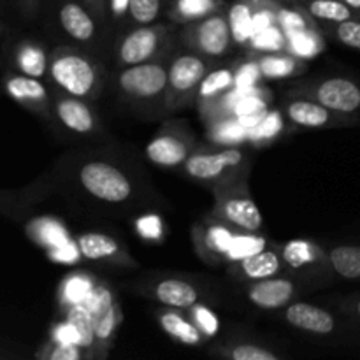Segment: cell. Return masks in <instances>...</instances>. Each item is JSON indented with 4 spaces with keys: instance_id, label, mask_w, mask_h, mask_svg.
<instances>
[{
    "instance_id": "60d3db41",
    "label": "cell",
    "mask_w": 360,
    "mask_h": 360,
    "mask_svg": "<svg viewBox=\"0 0 360 360\" xmlns=\"http://www.w3.org/2000/svg\"><path fill=\"white\" fill-rule=\"evenodd\" d=\"M322 34L347 48L360 51V18L357 20H347L341 23L319 25Z\"/></svg>"
},
{
    "instance_id": "7bdbcfd3",
    "label": "cell",
    "mask_w": 360,
    "mask_h": 360,
    "mask_svg": "<svg viewBox=\"0 0 360 360\" xmlns=\"http://www.w3.org/2000/svg\"><path fill=\"white\" fill-rule=\"evenodd\" d=\"M37 357L46 359V360H83L90 359L88 357L86 350L79 345H70V343H51L46 345L41 352L37 354Z\"/></svg>"
},
{
    "instance_id": "30bf717a",
    "label": "cell",
    "mask_w": 360,
    "mask_h": 360,
    "mask_svg": "<svg viewBox=\"0 0 360 360\" xmlns=\"http://www.w3.org/2000/svg\"><path fill=\"white\" fill-rule=\"evenodd\" d=\"M53 122L60 132L77 139H98L105 136V127L94 102L72 97L51 88Z\"/></svg>"
},
{
    "instance_id": "e0dca14e",
    "label": "cell",
    "mask_w": 360,
    "mask_h": 360,
    "mask_svg": "<svg viewBox=\"0 0 360 360\" xmlns=\"http://www.w3.org/2000/svg\"><path fill=\"white\" fill-rule=\"evenodd\" d=\"M49 49L41 39L34 35L7 37L6 67L27 76L48 81Z\"/></svg>"
},
{
    "instance_id": "836d02e7",
    "label": "cell",
    "mask_w": 360,
    "mask_h": 360,
    "mask_svg": "<svg viewBox=\"0 0 360 360\" xmlns=\"http://www.w3.org/2000/svg\"><path fill=\"white\" fill-rule=\"evenodd\" d=\"M211 355L229 360H280L281 355L269 347L253 343V341H234V343L218 345L211 348Z\"/></svg>"
},
{
    "instance_id": "f1b7e54d",
    "label": "cell",
    "mask_w": 360,
    "mask_h": 360,
    "mask_svg": "<svg viewBox=\"0 0 360 360\" xmlns=\"http://www.w3.org/2000/svg\"><path fill=\"white\" fill-rule=\"evenodd\" d=\"M53 179H39L37 183L30 185L25 190H18V192H7V190H0V213L7 214L11 218L20 217L23 211H27L32 204L41 200L42 197L51 190Z\"/></svg>"
},
{
    "instance_id": "b9f144b4",
    "label": "cell",
    "mask_w": 360,
    "mask_h": 360,
    "mask_svg": "<svg viewBox=\"0 0 360 360\" xmlns=\"http://www.w3.org/2000/svg\"><path fill=\"white\" fill-rule=\"evenodd\" d=\"M186 315H188L190 319H192V322L199 327V330L204 334L206 340H211V338H214L220 333V319H218L217 313H214L210 306L204 304V302H199V304L186 309Z\"/></svg>"
},
{
    "instance_id": "9a60e30c",
    "label": "cell",
    "mask_w": 360,
    "mask_h": 360,
    "mask_svg": "<svg viewBox=\"0 0 360 360\" xmlns=\"http://www.w3.org/2000/svg\"><path fill=\"white\" fill-rule=\"evenodd\" d=\"M285 118L299 129H348L360 127V120L345 116L302 95H287L281 105Z\"/></svg>"
},
{
    "instance_id": "ba28073f",
    "label": "cell",
    "mask_w": 360,
    "mask_h": 360,
    "mask_svg": "<svg viewBox=\"0 0 360 360\" xmlns=\"http://www.w3.org/2000/svg\"><path fill=\"white\" fill-rule=\"evenodd\" d=\"M214 199L213 217L239 232H262L264 217L253 200L248 178L211 188Z\"/></svg>"
},
{
    "instance_id": "1f68e13d",
    "label": "cell",
    "mask_w": 360,
    "mask_h": 360,
    "mask_svg": "<svg viewBox=\"0 0 360 360\" xmlns=\"http://www.w3.org/2000/svg\"><path fill=\"white\" fill-rule=\"evenodd\" d=\"M227 18L234 44L246 48L255 34L253 30V0H238L232 6H227Z\"/></svg>"
},
{
    "instance_id": "e575fe53",
    "label": "cell",
    "mask_w": 360,
    "mask_h": 360,
    "mask_svg": "<svg viewBox=\"0 0 360 360\" xmlns=\"http://www.w3.org/2000/svg\"><path fill=\"white\" fill-rule=\"evenodd\" d=\"M285 37H287V51L302 60L315 58L326 48V35L322 34L320 27L294 32V34H288Z\"/></svg>"
},
{
    "instance_id": "7dc6e473",
    "label": "cell",
    "mask_w": 360,
    "mask_h": 360,
    "mask_svg": "<svg viewBox=\"0 0 360 360\" xmlns=\"http://www.w3.org/2000/svg\"><path fill=\"white\" fill-rule=\"evenodd\" d=\"M51 341H56V343H70V345H79L81 347V336L77 333L76 327L65 319V322L56 323L55 329H53Z\"/></svg>"
},
{
    "instance_id": "484cf974",
    "label": "cell",
    "mask_w": 360,
    "mask_h": 360,
    "mask_svg": "<svg viewBox=\"0 0 360 360\" xmlns=\"http://www.w3.org/2000/svg\"><path fill=\"white\" fill-rule=\"evenodd\" d=\"M238 63L211 67L210 72L204 76L202 83H200L199 91H197V101H195L197 109L207 108L210 104L217 102L218 98L227 95L231 90H234Z\"/></svg>"
},
{
    "instance_id": "4fadbf2b",
    "label": "cell",
    "mask_w": 360,
    "mask_h": 360,
    "mask_svg": "<svg viewBox=\"0 0 360 360\" xmlns=\"http://www.w3.org/2000/svg\"><path fill=\"white\" fill-rule=\"evenodd\" d=\"M137 292L144 297L158 302L164 308L186 311L204 301L207 290L192 278L183 276H148L137 281Z\"/></svg>"
},
{
    "instance_id": "4316f807",
    "label": "cell",
    "mask_w": 360,
    "mask_h": 360,
    "mask_svg": "<svg viewBox=\"0 0 360 360\" xmlns=\"http://www.w3.org/2000/svg\"><path fill=\"white\" fill-rule=\"evenodd\" d=\"M225 9H227L225 0H171V6L167 9V21L183 27V25L204 20Z\"/></svg>"
},
{
    "instance_id": "d4e9b609",
    "label": "cell",
    "mask_w": 360,
    "mask_h": 360,
    "mask_svg": "<svg viewBox=\"0 0 360 360\" xmlns=\"http://www.w3.org/2000/svg\"><path fill=\"white\" fill-rule=\"evenodd\" d=\"M257 60L266 81L276 79H290V77L302 76L308 69L306 60L292 55L288 51H273V53H259V55H250Z\"/></svg>"
},
{
    "instance_id": "cb8c5ba5",
    "label": "cell",
    "mask_w": 360,
    "mask_h": 360,
    "mask_svg": "<svg viewBox=\"0 0 360 360\" xmlns=\"http://www.w3.org/2000/svg\"><path fill=\"white\" fill-rule=\"evenodd\" d=\"M158 326L164 329L167 336L176 340L178 343L185 345V347H202L206 343V338L200 333L199 327L192 322L186 311L174 308H164L157 311Z\"/></svg>"
},
{
    "instance_id": "6da1fadb",
    "label": "cell",
    "mask_w": 360,
    "mask_h": 360,
    "mask_svg": "<svg viewBox=\"0 0 360 360\" xmlns=\"http://www.w3.org/2000/svg\"><path fill=\"white\" fill-rule=\"evenodd\" d=\"M51 179L53 186L95 210L129 213L157 199L141 169L105 150L67 153L53 169Z\"/></svg>"
},
{
    "instance_id": "f907efd6",
    "label": "cell",
    "mask_w": 360,
    "mask_h": 360,
    "mask_svg": "<svg viewBox=\"0 0 360 360\" xmlns=\"http://www.w3.org/2000/svg\"><path fill=\"white\" fill-rule=\"evenodd\" d=\"M42 2H44V0H14L20 16L23 18L25 21H28V23H34V21L37 20L42 9Z\"/></svg>"
},
{
    "instance_id": "2e32d148",
    "label": "cell",
    "mask_w": 360,
    "mask_h": 360,
    "mask_svg": "<svg viewBox=\"0 0 360 360\" xmlns=\"http://www.w3.org/2000/svg\"><path fill=\"white\" fill-rule=\"evenodd\" d=\"M236 229L210 214L202 221L193 225L192 239L195 253L210 266L218 267L227 264L229 250L234 241Z\"/></svg>"
},
{
    "instance_id": "7402d4cb",
    "label": "cell",
    "mask_w": 360,
    "mask_h": 360,
    "mask_svg": "<svg viewBox=\"0 0 360 360\" xmlns=\"http://www.w3.org/2000/svg\"><path fill=\"white\" fill-rule=\"evenodd\" d=\"M283 320L294 329L313 336H330L338 327V320L333 313L311 302L302 301H294L285 306Z\"/></svg>"
},
{
    "instance_id": "8d00e7d4",
    "label": "cell",
    "mask_w": 360,
    "mask_h": 360,
    "mask_svg": "<svg viewBox=\"0 0 360 360\" xmlns=\"http://www.w3.org/2000/svg\"><path fill=\"white\" fill-rule=\"evenodd\" d=\"M65 319L72 323L77 329L81 336V347L86 350L88 357L95 359L98 355V350H102L101 343H98L97 336H95L94 322H91V315L84 304L70 306L65 309ZM105 352V350H104Z\"/></svg>"
},
{
    "instance_id": "f6af8a7d",
    "label": "cell",
    "mask_w": 360,
    "mask_h": 360,
    "mask_svg": "<svg viewBox=\"0 0 360 360\" xmlns=\"http://www.w3.org/2000/svg\"><path fill=\"white\" fill-rule=\"evenodd\" d=\"M264 76L260 72V67L253 56H248L245 62L238 63V72H236V88H253L262 84Z\"/></svg>"
},
{
    "instance_id": "d6986e66",
    "label": "cell",
    "mask_w": 360,
    "mask_h": 360,
    "mask_svg": "<svg viewBox=\"0 0 360 360\" xmlns=\"http://www.w3.org/2000/svg\"><path fill=\"white\" fill-rule=\"evenodd\" d=\"M81 259L91 264H104L112 267L136 269L137 262L127 246H123L115 236L105 232H84L76 238Z\"/></svg>"
},
{
    "instance_id": "603a6c76",
    "label": "cell",
    "mask_w": 360,
    "mask_h": 360,
    "mask_svg": "<svg viewBox=\"0 0 360 360\" xmlns=\"http://www.w3.org/2000/svg\"><path fill=\"white\" fill-rule=\"evenodd\" d=\"M281 259H283L287 271L292 274L320 273L322 269L330 271L327 262V250L308 239H294L280 246Z\"/></svg>"
},
{
    "instance_id": "f546056e",
    "label": "cell",
    "mask_w": 360,
    "mask_h": 360,
    "mask_svg": "<svg viewBox=\"0 0 360 360\" xmlns=\"http://www.w3.org/2000/svg\"><path fill=\"white\" fill-rule=\"evenodd\" d=\"M297 4L316 25H333L360 18V13L352 9L343 0H301Z\"/></svg>"
},
{
    "instance_id": "9c48e42d",
    "label": "cell",
    "mask_w": 360,
    "mask_h": 360,
    "mask_svg": "<svg viewBox=\"0 0 360 360\" xmlns=\"http://www.w3.org/2000/svg\"><path fill=\"white\" fill-rule=\"evenodd\" d=\"M178 44L190 49V51L199 53V55L206 56L213 62L231 55L236 44L232 41L227 9L211 14L204 20L179 27Z\"/></svg>"
},
{
    "instance_id": "ab89813d",
    "label": "cell",
    "mask_w": 360,
    "mask_h": 360,
    "mask_svg": "<svg viewBox=\"0 0 360 360\" xmlns=\"http://www.w3.org/2000/svg\"><path fill=\"white\" fill-rule=\"evenodd\" d=\"M250 55H259V53H273V51H287V37H285L281 27L276 23L269 25L264 30L257 32L252 37L250 44L246 46Z\"/></svg>"
},
{
    "instance_id": "11a10c76",
    "label": "cell",
    "mask_w": 360,
    "mask_h": 360,
    "mask_svg": "<svg viewBox=\"0 0 360 360\" xmlns=\"http://www.w3.org/2000/svg\"><path fill=\"white\" fill-rule=\"evenodd\" d=\"M281 2H285V4H297V2H301V0H281Z\"/></svg>"
},
{
    "instance_id": "f5cc1de1",
    "label": "cell",
    "mask_w": 360,
    "mask_h": 360,
    "mask_svg": "<svg viewBox=\"0 0 360 360\" xmlns=\"http://www.w3.org/2000/svg\"><path fill=\"white\" fill-rule=\"evenodd\" d=\"M9 37V27H7L6 21L0 18V76H2V70L6 67V42Z\"/></svg>"
},
{
    "instance_id": "ac0fdd59",
    "label": "cell",
    "mask_w": 360,
    "mask_h": 360,
    "mask_svg": "<svg viewBox=\"0 0 360 360\" xmlns=\"http://www.w3.org/2000/svg\"><path fill=\"white\" fill-rule=\"evenodd\" d=\"M243 294L246 301L255 308L264 309V311H280L285 306L294 302L295 297L301 294V285L294 278H288L287 273L245 283Z\"/></svg>"
},
{
    "instance_id": "8fae6325",
    "label": "cell",
    "mask_w": 360,
    "mask_h": 360,
    "mask_svg": "<svg viewBox=\"0 0 360 360\" xmlns=\"http://www.w3.org/2000/svg\"><path fill=\"white\" fill-rule=\"evenodd\" d=\"M288 95H302L345 116L360 120V79L347 76L319 77L311 83H299Z\"/></svg>"
},
{
    "instance_id": "4dcf8cb0",
    "label": "cell",
    "mask_w": 360,
    "mask_h": 360,
    "mask_svg": "<svg viewBox=\"0 0 360 360\" xmlns=\"http://www.w3.org/2000/svg\"><path fill=\"white\" fill-rule=\"evenodd\" d=\"M204 125H206V137L211 144L241 146L248 143V129L236 116H225Z\"/></svg>"
},
{
    "instance_id": "7c38bea8",
    "label": "cell",
    "mask_w": 360,
    "mask_h": 360,
    "mask_svg": "<svg viewBox=\"0 0 360 360\" xmlns=\"http://www.w3.org/2000/svg\"><path fill=\"white\" fill-rule=\"evenodd\" d=\"M195 136L181 122H165L148 141L144 155L153 165L162 169H179L197 150Z\"/></svg>"
},
{
    "instance_id": "816d5d0a",
    "label": "cell",
    "mask_w": 360,
    "mask_h": 360,
    "mask_svg": "<svg viewBox=\"0 0 360 360\" xmlns=\"http://www.w3.org/2000/svg\"><path fill=\"white\" fill-rule=\"evenodd\" d=\"M341 309H343L347 315L354 316L355 320H360V295L345 299V301L341 302Z\"/></svg>"
},
{
    "instance_id": "52a82bcc",
    "label": "cell",
    "mask_w": 360,
    "mask_h": 360,
    "mask_svg": "<svg viewBox=\"0 0 360 360\" xmlns=\"http://www.w3.org/2000/svg\"><path fill=\"white\" fill-rule=\"evenodd\" d=\"M213 60L199 55L195 51L176 46L174 51L167 58V111L195 105L197 91L204 76L210 72Z\"/></svg>"
},
{
    "instance_id": "bcb514c9",
    "label": "cell",
    "mask_w": 360,
    "mask_h": 360,
    "mask_svg": "<svg viewBox=\"0 0 360 360\" xmlns=\"http://www.w3.org/2000/svg\"><path fill=\"white\" fill-rule=\"evenodd\" d=\"M136 231L148 241H157L164 236V224L157 214H143L136 220Z\"/></svg>"
},
{
    "instance_id": "681fc988",
    "label": "cell",
    "mask_w": 360,
    "mask_h": 360,
    "mask_svg": "<svg viewBox=\"0 0 360 360\" xmlns=\"http://www.w3.org/2000/svg\"><path fill=\"white\" fill-rule=\"evenodd\" d=\"M83 6H86L88 9L94 13V16L97 18V21L101 23V27L108 32L109 39H111V28H109V7L108 0H79ZM112 46V41H111Z\"/></svg>"
},
{
    "instance_id": "db71d44e",
    "label": "cell",
    "mask_w": 360,
    "mask_h": 360,
    "mask_svg": "<svg viewBox=\"0 0 360 360\" xmlns=\"http://www.w3.org/2000/svg\"><path fill=\"white\" fill-rule=\"evenodd\" d=\"M343 2H347L352 9H355L357 13H360V0H343Z\"/></svg>"
},
{
    "instance_id": "5bb4252c",
    "label": "cell",
    "mask_w": 360,
    "mask_h": 360,
    "mask_svg": "<svg viewBox=\"0 0 360 360\" xmlns=\"http://www.w3.org/2000/svg\"><path fill=\"white\" fill-rule=\"evenodd\" d=\"M0 90L42 122H53L51 86L46 79L27 76L9 67H4L0 76Z\"/></svg>"
},
{
    "instance_id": "3957f363",
    "label": "cell",
    "mask_w": 360,
    "mask_h": 360,
    "mask_svg": "<svg viewBox=\"0 0 360 360\" xmlns=\"http://www.w3.org/2000/svg\"><path fill=\"white\" fill-rule=\"evenodd\" d=\"M109 86L116 101L139 116L157 118L167 111V60L112 69Z\"/></svg>"
},
{
    "instance_id": "74e56055",
    "label": "cell",
    "mask_w": 360,
    "mask_h": 360,
    "mask_svg": "<svg viewBox=\"0 0 360 360\" xmlns=\"http://www.w3.org/2000/svg\"><path fill=\"white\" fill-rule=\"evenodd\" d=\"M169 6L171 0H130L125 30L130 27L158 23L164 14L167 16Z\"/></svg>"
},
{
    "instance_id": "44dd1931",
    "label": "cell",
    "mask_w": 360,
    "mask_h": 360,
    "mask_svg": "<svg viewBox=\"0 0 360 360\" xmlns=\"http://www.w3.org/2000/svg\"><path fill=\"white\" fill-rule=\"evenodd\" d=\"M287 273L288 271L281 259L280 248H274V246H269V248L238 260V262L227 264L229 278L243 285Z\"/></svg>"
},
{
    "instance_id": "d590c367",
    "label": "cell",
    "mask_w": 360,
    "mask_h": 360,
    "mask_svg": "<svg viewBox=\"0 0 360 360\" xmlns=\"http://www.w3.org/2000/svg\"><path fill=\"white\" fill-rule=\"evenodd\" d=\"M98 281L94 276L84 273H76L67 276L58 288V301L63 308H70L76 304H84L88 295L94 292Z\"/></svg>"
},
{
    "instance_id": "f35d334b",
    "label": "cell",
    "mask_w": 360,
    "mask_h": 360,
    "mask_svg": "<svg viewBox=\"0 0 360 360\" xmlns=\"http://www.w3.org/2000/svg\"><path fill=\"white\" fill-rule=\"evenodd\" d=\"M271 241L260 232H236L234 241H232L231 250L227 255V264L238 262V260L246 259L250 255L262 252V250L269 248Z\"/></svg>"
},
{
    "instance_id": "7a4b0ae2",
    "label": "cell",
    "mask_w": 360,
    "mask_h": 360,
    "mask_svg": "<svg viewBox=\"0 0 360 360\" xmlns=\"http://www.w3.org/2000/svg\"><path fill=\"white\" fill-rule=\"evenodd\" d=\"M48 83L53 90L95 102L109 86V70L95 53L62 42L49 49Z\"/></svg>"
},
{
    "instance_id": "277c9868",
    "label": "cell",
    "mask_w": 360,
    "mask_h": 360,
    "mask_svg": "<svg viewBox=\"0 0 360 360\" xmlns=\"http://www.w3.org/2000/svg\"><path fill=\"white\" fill-rule=\"evenodd\" d=\"M178 25L158 23L130 27L123 30L112 41L111 58L112 69L139 65V63L155 62V60H167L169 55L178 46Z\"/></svg>"
},
{
    "instance_id": "c3c4849f",
    "label": "cell",
    "mask_w": 360,
    "mask_h": 360,
    "mask_svg": "<svg viewBox=\"0 0 360 360\" xmlns=\"http://www.w3.org/2000/svg\"><path fill=\"white\" fill-rule=\"evenodd\" d=\"M51 257L60 264H74L81 259L79 248H77L76 241H67L63 245L51 248Z\"/></svg>"
},
{
    "instance_id": "ee69618b",
    "label": "cell",
    "mask_w": 360,
    "mask_h": 360,
    "mask_svg": "<svg viewBox=\"0 0 360 360\" xmlns=\"http://www.w3.org/2000/svg\"><path fill=\"white\" fill-rule=\"evenodd\" d=\"M37 234H39V241H41L42 245L48 246L49 250L56 248V246L69 241V232H67V229L63 227L60 221L49 220V218L44 221H39Z\"/></svg>"
},
{
    "instance_id": "9f6ffc18",
    "label": "cell",
    "mask_w": 360,
    "mask_h": 360,
    "mask_svg": "<svg viewBox=\"0 0 360 360\" xmlns=\"http://www.w3.org/2000/svg\"><path fill=\"white\" fill-rule=\"evenodd\" d=\"M280 2H281V0H280Z\"/></svg>"
},
{
    "instance_id": "ffe728a7",
    "label": "cell",
    "mask_w": 360,
    "mask_h": 360,
    "mask_svg": "<svg viewBox=\"0 0 360 360\" xmlns=\"http://www.w3.org/2000/svg\"><path fill=\"white\" fill-rule=\"evenodd\" d=\"M84 306L90 311L91 322H94L95 336L101 343L102 350L108 352L111 347V341L115 338L116 329L122 322V311H120L118 301L115 297V292L105 283L98 281L97 287L94 288Z\"/></svg>"
},
{
    "instance_id": "5b68a950",
    "label": "cell",
    "mask_w": 360,
    "mask_h": 360,
    "mask_svg": "<svg viewBox=\"0 0 360 360\" xmlns=\"http://www.w3.org/2000/svg\"><path fill=\"white\" fill-rule=\"evenodd\" d=\"M183 171L190 179L214 188V186L227 185V183L246 179L252 169V151L241 146H197L190 155Z\"/></svg>"
},
{
    "instance_id": "83f0119b",
    "label": "cell",
    "mask_w": 360,
    "mask_h": 360,
    "mask_svg": "<svg viewBox=\"0 0 360 360\" xmlns=\"http://www.w3.org/2000/svg\"><path fill=\"white\" fill-rule=\"evenodd\" d=\"M287 125H290V123L285 118L281 108L267 109L260 116L259 122L252 129H248V144L253 150L269 146V144H273L274 141H278L287 132Z\"/></svg>"
},
{
    "instance_id": "8992f818",
    "label": "cell",
    "mask_w": 360,
    "mask_h": 360,
    "mask_svg": "<svg viewBox=\"0 0 360 360\" xmlns=\"http://www.w3.org/2000/svg\"><path fill=\"white\" fill-rule=\"evenodd\" d=\"M53 30L67 42L104 58L111 53V39L86 6L79 0H53L49 9Z\"/></svg>"
},
{
    "instance_id": "d6a6232c",
    "label": "cell",
    "mask_w": 360,
    "mask_h": 360,
    "mask_svg": "<svg viewBox=\"0 0 360 360\" xmlns=\"http://www.w3.org/2000/svg\"><path fill=\"white\" fill-rule=\"evenodd\" d=\"M330 271L343 280L360 281V245H338L327 250Z\"/></svg>"
}]
</instances>
